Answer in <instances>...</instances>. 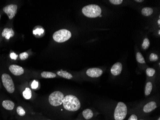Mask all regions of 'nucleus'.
<instances>
[{
  "instance_id": "f257e3e1",
  "label": "nucleus",
  "mask_w": 160,
  "mask_h": 120,
  "mask_svg": "<svg viewBox=\"0 0 160 120\" xmlns=\"http://www.w3.org/2000/svg\"><path fill=\"white\" fill-rule=\"evenodd\" d=\"M63 104L64 109L70 111H76L81 108V103L79 99L72 95L64 97Z\"/></svg>"
},
{
  "instance_id": "f03ea898",
  "label": "nucleus",
  "mask_w": 160,
  "mask_h": 120,
  "mask_svg": "<svg viewBox=\"0 0 160 120\" xmlns=\"http://www.w3.org/2000/svg\"><path fill=\"white\" fill-rule=\"evenodd\" d=\"M82 13L86 17L95 18L101 15L102 10L97 5H88L82 8Z\"/></svg>"
},
{
  "instance_id": "7ed1b4c3",
  "label": "nucleus",
  "mask_w": 160,
  "mask_h": 120,
  "mask_svg": "<svg viewBox=\"0 0 160 120\" xmlns=\"http://www.w3.org/2000/svg\"><path fill=\"white\" fill-rule=\"evenodd\" d=\"M128 112L127 106L122 102L117 103L114 111V117L115 120H124L126 117Z\"/></svg>"
},
{
  "instance_id": "20e7f679",
  "label": "nucleus",
  "mask_w": 160,
  "mask_h": 120,
  "mask_svg": "<svg viewBox=\"0 0 160 120\" xmlns=\"http://www.w3.org/2000/svg\"><path fill=\"white\" fill-rule=\"evenodd\" d=\"M72 37V33L68 30L60 29L55 32L53 35V38L55 42L61 43L69 40Z\"/></svg>"
},
{
  "instance_id": "39448f33",
  "label": "nucleus",
  "mask_w": 160,
  "mask_h": 120,
  "mask_svg": "<svg viewBox=\"0 0 160 120\" xmlns=\"http://www.w3.org/2000/svg\"><path fill=\"white\" fill-rule=\"evenodd\" d=\"M64 98L63 93L59 91H54L49 96V102L53 106H59L63 104Z\"/></svg>"
},
{
  "instance_id": "423d86ee",
  "label": "nucleus",
  "mask_w": 160,
  "mask_h": 120,
  "mask_svg": "<svg viewBox=\"0 0 160 120\" xmlns=\"http://www.w3.org/2000/svg\"><path fill=\"white\" fill-rule=\"evenodd\" d=\"M2 80L6 90L10 93L14 92L15 88L12 77L8 74H3L2 76Z\"/></svg>"
},
{
  "instance_id": "0eeeda50",
  "label": "nucleus",
  "mask_w": 160,
  "mask_h": 120,
  "mask_svg": "<svg viewBox=\"0 0 160 120\" xmlns=\"http://www.w3.org/2000/svg\"><path fill=\"white\" fill-rule=\"evenodd\" d=\"M3 11L6 13L10 19H12L16 14L17 6L16 5H6L3 9Z\"/></svg>"
},
{
  "instance_id": "6e6552de",
  "label": "nucleus",
  "mask_w": 160,
  "mask_h": 120,
  "mask_svg": "<svg viewBox=\"0 0 160 120\" xmlns=\"http://www.w3.org/2000/svg\"><path fill=\"white\" fill-rule=\"evenodd\" d=\"M103 71L98 68H92L87 70L86 75L89 77L93 78L99 77L102 76Z\"/></svg>"
},
{
  "instance_id": "1a4fd4ad",
  "label": "nucleus",
  "mask_w": 160,
  "mask_h": 120,
  "mask_svg": "<svg viewBox=\"0 0 160 120\" xmlns=\"http://www.w3.org/2000/svg\"><path fill=\"white\" fill-rule=\"evenodd\" d=\"M9 69L10 72L15 76H21L24 73V70L23 67L17 65H11Z\"/></svg>"
},
{
  "instance_id": "9d476101",
  "label": "nucleus",
  "mask_w": 160,
  "mask_h": 120,
  "mask_svg": "<svg viewBox=\"0 0 160 120\" xmlns=\"http://www.w3.org/2000/svg\"><path fill=\"white\" fill-rule=\"evenodd\" d=\"M122 65L120 63H117L113 65L111 69V73L113 76H117L119 75L122 72Z\"/></svg>"
},
{
  "instance_id": "9b49d317",
  "label": "nucleus",
  "mask_w": 160,
  "mask_h": 120,
  "mask_svg": "<svg viewBox=\"0 0 160 120\" xmlns=\"http://www.w3.org/2000/svg\"><path fill=\"white\" fill-rule=\"evenodd\" d=\"M157 104L155 102H148L144 106V111L145 113H149L154 111L157 108Z\"/></svg>"
},
{
  "instance_id": "f8f14e48",
  "label": "nucleus",
  "mask_w": 160,
  "mask_h": 120,
  "mask_svg": "<svg viewBox=\"0 0 160 120\" xmlns=\"http://www.w3.org/2000/svg\"><path fill=\"white\" fill-rule=\"evenodd\" d=\"M2 36L5 37L6 40H9L11 37H14V32L12 28H5L3 31L2 33Z\"/></svg>"
},
{
  "instance_id": "ddd939ff",
  "label": "nucleus",
  "mask_w": 160,
  "mask_h": 120,
  "mask_svg": "<svg viewBox=\"0 0 160 120\" xmlns=\"http://www.w3.org/2000/svg\"><path fill=\"white\" fill-rule=\"evenodd\" d=\"M2 105L3 108L7 110H12L14 107V102L9 100H4L2 103Z\"/></svg>"
},
{
  "instance_id": "4468645a",
  "label": "nucleus",
  "mask_w": 160,
  "mask_h": 120,
  "mask_svg": "<svg viewBox=\"0 0 160 120\" xmlns=\"http://www.w3.org/2000/svg\"><path fill=\"white\" fill-rule=\"evenodd\" d=\"M57 74L58 75V76H60L61 77L67 79H70L73 77V76L72 75V74L69 73L65 71H63V70H61V71H58L57 73Z\"/></svg>"
},
{
  "instance_id": "2eb2a0df",
  "label": "nucleus",
  "mask_w": 160,
  "mask_h": 120,
  "mask_svg": "<svg viewBox=\"0 0 160 120\" xmlns=\"http://www.w3.org/2000/svg\"><path fill=\"white\" fill-rule=\"evenodd\" d=\"M82 115L86 120H89L93 117V112L91 109H87L82 111Z\"/></svg>"
},
{
  "instance_id": "dca6fc26",
  "label": "nucleus",
  "mask_w": 160,
  "mask_h": 120,
  "mask_svg": "<svg viewBox=\"0 0 160 120\" xmlns=\"http://www.w3.org/2000/svg\"><path fill=\"white\" fill-rule=\"evenodd\" d=\"M41 75V76L44 78H53L56 77V74L49 72H43Z\"/></svg>"
},
{
  "instance_id": "f3484780",
  "label": "nucleus",
  "mask_w": 160,
  "mask_h": 120,
  "mask_svg": "<svg viewBox=\"0 0 160 120\" xmlns=\"http://www.w3.org/2000/svg\"><path fill=\"white\" fill-rule=\"evenodd\" d=\"M153 12L152 8L149 7H145L142 10V13L144 16H151V15L153 14Z\"/></svg>"
},
{
  "instance_id": "a211bd4d",
  "label": "nucleus",
  "mask_w": 160,
  "mask_h": 120,
  "mask_svg": "<svg viewBox=\"0 0 160 120\" xmlns=\"http://www.w3.org/2000/svg\"><path fill=\"white\" fill-rule=\"evenodd\" d=\"M153 89V84L152 83L149 82L146 85L145 88V96H149L151 94V92Z\"/></svg>"
},
{
  "instance_id": "6ab92c4d",
  "label": "nucleus",
  "mask_w": 160,
  "mask_h": 120,
  "mask_svg": "<svg viewBox=\"0 0 160 120\" xmlns=\"http://www.w3.org/2000/svg\"><path fill=\"white\" fill-rule=\"evenodd\" d=\"M23 95L25 99L29 100L32 97V91L29 88H26L23 92Z\"/></svg>"
},
{
  "instance_id": "aec40b11",
  "label": "nucleus",
  "mask_w": 160,
  "mask_h": 120,
  "mask_svg": "<svg viewBox=\"0 0 160 120\" xmlns=\"http://www.w3.org/2000/svg\"><path fill=\"white\" fill-rule=\"evenodd\" d=\"M136 60L139 63H145V60L143 56L140 52H138L136 54Z\"/></svg>"
},
{
  "instance_id": "412c9836",
  "label": "nucleus",
  "mask_w": 160,
  "mask_h": 120,
  "mask_svg": "<svg viewBox=\"0 0 160 120\" xmlns=\"http://www.w3.org/2000/svg\"><path fill=\"white\" fill-rule=\"evenodd\" d=\"M44 29L43 28H40V26L38 27V28H36L35 29L33 30V34L35 35L40 36L44 33Z\"/></svg>"
},
{
  "instance_id": "4be33fe9",
  "label": "nucleus",
  "mask_w": 160,
  "mask_h": 120,
  "mask_svg": "<svg viewBox=\"0 0 160 120\" xmlns=\"http://www.w3.org/2000/svg\"><path fill=\"white\" fill-rule=\"evenodd\" d=\"M16 111L17 114H18L19 115L21 116H24L26 114V111L23 109V107H22L21 106L17 107L16 109Z\"/></svg>"
},
{
  "instance_id": "5701e85b",
  "label": "nucleus",
  "mask_w": 160,
  "mask_h": 120,
  "mask_svg": "<svg viewBox=\"0 0 160 120\" xmlns=\"http://www.w3.org/2000/svg\"><path fill=\"white\" fill-rule=\"evenodd\" d=\"M147 75L149 77H152L155 73V70L151 68H148L146 70Z\"/></svg>"
},
{
  "instance_id": "b1692460",
  "label": "nucleus",
  "mask_w": 160,
  "mask_h": 120,
  "mask_svg": "<svg viewBox=\"0 0 160 120\" xmlns=\"http://www.w3.org/2000/svg\"><path fill=\"white\" fill-rule=\"evenodd\" d=\"M150 45V42L148 39H145L144 40L143 43L142 44V47L144 49H146L149 48Z\"/></svg>"
},
{
  "instance_id": "393cba45",
  "label": "nucleus",
  "mask_w": 160,
  "mask_h": 120,
  "mask_svg": "<svg viewBox=\"0 0 160 120\" xmlns=\"http://www.w3.org/2000/svg\"><path fill=\"white\" fill-rule=\"evenodd\" d=\"M149 60L151 62H155L158 60V56L157 54L155 53H151V55H149Z\"/></svg>"
},
{
  "instance_id": "a878e982",
  "label": "nucleus",
  "mask_w": 160,
  "mask_h": 120,
  "mask_svg": "<svg viewBox=\"0 0 160 120\" xmlns=\"http://www.w3.org/2000/svg\"><path fill=\"white\" fill-rule=\"evenodd\" d=\"M20 59L22 60H24L27 59L28 57V54L26 52H22L19 54Z\"/></svg>"
},
{
  "instance_id": "bb28decb",
  "label": "nucleus",
  "mask_w": 160,
  "mask_h": 120,
  "mask_svg": "<svg viewBox=\"0 0 160 120\" xmlns=\"http://www.w3.org/2000/svg\"><path fill=\"white\" fill-rule=\"evenodd\" d=\"M109 2L113 5H119L122 3V0H110Z\"/></svg>"
},
{
  "instance_id": "cd10ccee",
  "label": "nucleus",
  "mask_w": 160,
  "mask_h": 120,
  "mask_svg": "<svg viewBox=\"0 0 160 120\" xmlns=\"http://www.w3.org/2000/svg\"><path fill=\"white\" fill-rule=\"evenodd\" d=\"M38 83L37 81L34 80L33 82H32L31 84V88L32 89H36L38 87Z\"/></svg>"
},
{
  "instance_id": "c85d7f7f",
  "label": "nucleus",
  "mask_w": 160,
  "mask_h": 120,
  "mask_svg": "<svg viewBox=\"0 0 160 120\" xmlns=\"http://www.w3.org/2000/svg\"><path fill=\"white\" fill-rule=\"evenodd\" d=\"M10 58H11L12 59H13V60H16L17 57H18V55L17 54H15V53L14 52H12L10 54Z\"/></svg>"
},
{
  "instance_id": "c756f323",
  "label": "nucleus",
  "mask_w": 160,
  "mask_h": 120,
  "mask_svg": "<svg viewBox=\"0 0 160 120\" xmlns=\"http://www.w3.org/2000/svg\"><path fill=\"white\" fill-rule=\"evenodd\" d=\"M128 120H138V117L135 114H132Z\"/></svg>"
},
{
  "instance_id": "7c9ffc66",
  "label": "nucleus",
  "mask_w": 160,
  "mask_h": 120,
  "mask_svg": "<svg viewBox=\"0 0 160 120\" xmlns=\"http://www.w3.org/2000/svg\"><path fill=\"white\" fill-rule=\"evenodd\" d=\"M135 2H138V3H141V2H144V1L142 0H135Z\"/></svg>"
},
{
  "instance_id": "2f4dec72",
  "label": "nucleus",
  "mask_w": 160,
  "mask_h": 120,
  "mask_svg": "<svg viewBox=\"0 0 160 120\" xmlns=\"http://www.w3.org/2000/svg\"><path fill=\"white\" fill-rule=\"evenodd\" d=\"M158 24L159 25H160V19H159V20H158Z\"/></svg>"
},
{
  "instance_id": "473e14b6",
  "label": "nucleus",
  "mask_w": 160,
  "mask_h": 120,
  "mask_svg": "<svg viewBox=\"0 0 160 120\" xmlns=\"http://www.w3.org/2000/svg\"><path fill=\"white\" fill-rule=\"evenodd\" d=\"M159 35H160V30H159Z\"/></svg>"
},
{
  "instance_id": "72a5a7b5",
  "label": "nucleus",
  "mask_w": 160,
  "mask_h": 120,
  "mask_svg": "<svg viewBox=\"0 0 160 120\" xmlns=\"http://www.w3.org/2000/svg\"><path fill=\"white\" fill-rule=\"evenodd\" d=\"M160 120V117H159L158 119V120Z\"/></svg>"
},
{
  "instance_id": "f704fd0d",
  "label": "nucleus",
  "mask_w": 160,
  "mask_h": 120,
  "mask_svg": "<svg viewBox=\"0 0 160 120\" xmlns=\"http://www.w3.org/2000/svg\"><path fill=\"white\" fill-rule=\"evenodd\" d=\"M0 19H1V15H0Z\"/></svg>"
},
{
  "instance_id": "c9c22d12",
  "label": "nucleus",
  "mask_w": 160,
  "mask_h": 120,
  "mask_svg": "<svg viewBox=\"0 0 160 120\" xmlns=\"http://www.w3.org/2000/svg\"></svg>"
},
{
  "instance_id": "e433bc0d",
  "label": "nucleus",
  "mask_w": 160,
  "mask_h": 120,
  "mask_svg": "<svg viewBox=\"0 0 160 120\" xmlns=\"http://www.w3.org/2000/svg\"></svg>"
}]
</instances>
